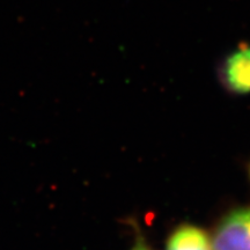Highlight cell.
I'll list each match as a JSON object with an SVG mask.
<instances>
[{"label": "cell", "mask_w": 250, "mask_h": 250, "mask_svg": "<svg viewBox=\"0 0 250 250\" xmlns=\"http://www.w3.org/2000/svg\"><path fill=\"white\" fill-rule=\"evenodd\" d=\"M210 235L213 250H250V204L225 212Z\"/></svg>", "instance_id": "obj_1"}, {"label": "cell", "mask_w": 250, "mask_h": 250, "mask_svg": "<svg viewBox=\"0 0 250 250\" xmlns=\"http://www.w3.org/2000/svg\"><path fill=\"white\" fill-rule=\"evenodd\" d=\"M220 83L233 95L250 94V44H240L219 65Z\"/></svg>", "instance_id": "obj_2"}, {"label": "cell", "mask_w": 250, "mask_h": 250, "mask_svg": "<svg viewBox=\"0 0 250 250\" xmlns=\"http://www.w3.org/2000/svg\"><path fill=\"white\" fill-rule=\"evenodd\" d=\"M166 250H213L211 235L197 225L183 223L169 233Z\"/></svg>", "instance_id": "obj_3"}, {"label": "cell", "mask_w": 250, "mask_h": 250, "mask_svg": "<svg viewBox=\"0 0 250 250\" xmlns=\"http://www.w3.org/2000/svg\"><path fill=\"white\" fill-rule=\"evenodd\" d=\"M130 250H152L151 247L147 245L146 239L142 234L139 227H136V233H134V241Z\"/></svg>", "instance_id": "obj_4"}, {"label": "cell", "mask_w": 250, "mask_h": 250, "mask_svg": "<svg viewBox=\"0 0 250 250\" xmlns=\"http://www.w3.org/2000/svg\"><path fill=\"white\" fill-rule=\"evenodd\" d=\"M247 170H248V176H249V180H250V162H249L248 167H247Z\"/></svg>", "instance_id": "obj_5"}]
</instances>
